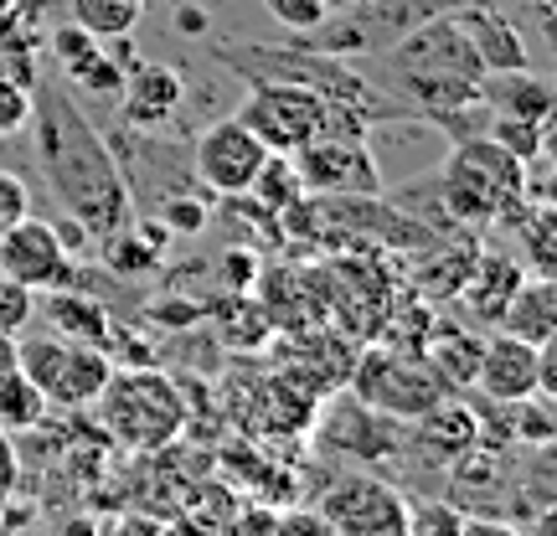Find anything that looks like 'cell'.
I'll list each match as a JSON object with an SVG mask.
<instances>
[{"instance_id": "6da1fadb", "label": "cell", "mask_w": 557, "mask_h": 536, "mask_svg": "<svg viewBox=\"0 0 557 536\" xmlns=\"http://www.w3.org/2000/svg\"><path fill=\"white\" fill-rule=\"evenodd\" d=\"M32 145H37L41 176L52 197L67 207V222L83 227V238L109 242L114 233L135 227V191L114 165L103 135L88 124L78 103L62 88H32Z\"/></svg>"}, {"instance_id": "7a4b0ae2", "label": "cell", "mask_w": 557, "mask_h": 536, "mask_svg": "<svg viewBox=\"0 0 557 536\" xmlns=\"http://www.w3.org/2000/svg\"><path fill=\"white\" fill-rule=\"evenodd\" d=\"M480 83H485V67L470 37L459 32L455 11L418 21L382 58V88L403 109V120L438 124L449 139L485 135L491 109L480 103Z\"/></svg>"}, {"instance_id": "3957f363", "label": "cell", "mask_w": 557, "mask_h": 536, "mask_svg": "<svg viewBox=\"0 0 557 536\" xmlns=\"http://www.w3.org/2000/svg\"><path fill=\"white\" fill-rule=\"evenodd\" d=\"M434 180V201L444 207L449 227H506L527 201V165L511 150H500L491 135L455 139Z\"/></svg>"}, {"instance_id": "277c9868", "label": "cell", "mask_w": 557, "mask_h": 536, "mask_svg": "<svg viewBox=\"0 0 557 536\" xmlns=\"http://www.w3.org/2000/svg\"><path fill=\"white\" fill-rule=\"evenodd\" d=\"M94 408H99L103 434L129 454L171 449L191 423V402L181 392V382L171 372H160L156 361L150 366H114Z\"/></svg>"}, {"instance_id": "5b68a950", "label": "cell", "mask_w": 557, "mask_h": 536, "mask_svg": "<svg viewBox=\"0 0 557 536\" xmlns=\"http://www.w3.org/2000/svg\"><path fill=\"white\" fill-rule=\"evenodd\" d=\"M346 392L357 402H367L372 413H387L393 423H413L434 408L438 398H449L438 377L429 372L423 357H403V351H387V346H367L357 351V366L346 377Z\"/></svg>"}, {"instance_id": "8992f818", "label": "cell", "mask_w": 557, "mask_h": 536, "mask_svg": "<svg viewBox=\"0 0 557 536\" xmlns=\"http://www.w3.org/2000/svg\"><path fill=\"white\" fill-rule=\"evenodd\" d=\"M16 366L37 382V392L47 398V408H62V413L94 408V398L103 392V382L114 372V361L103 357L99 346L62 340V336H26L21 340Z\"/></svg>"}, {"instance_id": "52a82bcc", "label": "cell", "mask_w": 557, "mask_h": 536, "mask_svg": "<svg viewBox=\"0 0 557 536\" xmlns=\"http://www.w3.org/2000/svg\"><path fill=\"white\" fill-rule=\"evenodd\" d=\"M325 536H408L413 506L398 485L377 475H341L315 506Z\"/></svg>"}, {"instance_id": "ba28073f", "label": "cell", "mask_w": 557, "mask_h": 536, "mask_svg": "<svg viewBox=\"0 0 557 536\" xmlns=\"http://www.w3.org/2000/svg\"><path fill=\"white\" fill-rule=\"evenodd\" d=\"M325 114H331V103L315 88L278 78L248 83V94L238 103V120L263 139V150H278V155H295L299 145H310L325 129Z\"/></svg>"}, {"instance_id": "9c48e42d", "label": "cell", "mask_w": 557, "mask_h": 536, "mask_svg": "<svg viewBox=\"0 0 557 536\" xmlns=\"http://www.w3.org/2000/svg\"><path fill=\"white\" fill-rule=\"evenodd\" d=\"M299 180L310 197H382L387 176L367 135H315L295 150Z\"/></svg>"}, {"instance_id": "30bf717a", "label": "cell", "mask_w": 557, "mask_h": 536, "mask_svg": "<svg viewBox=\"0 0 557 536\" xmlns=\"http://www.w3.org/2000/svg\"><path fill=\"white\" fill-rule=\"evenodd\" d=\"M0 278H11L32 295H47V289L78 284V263H73V248L62 242L52 222L26 212L21 222L0 227Z\"/></svg>"}, {"instance_id": "8fae6325", "label": "cell", "mask_w": 557, "mask_h": 536, "mask_svg": "<svg viewBox=\"0 0 557 536\" xmlns=\"http://www.w3.org/2000/svg\"><path fill=\"white\" fill-rule=\"evenodd\" d=\"M263 139L238 120V114H227V120L207 124L191 145V171H197L201 186H212L218 197H243L248 191V180L259 176L263 165Z\"/></svg>"}, {"instance_id": "7c38bea8", "label": "cell", "mask_w": 557, "mask_h": 536, "mask_svg": "<svg viewBox=\"0 0 557 536\" xmlns=\"http://www.w3.org/2000/svg\"><path fill=\"white\" fill-rule=\"evenodd\" d=\"M351 366H357V340L336 331V325H299L289 331L284 340V377H295L305 392H315L320 402L346 392V377H351Z\"/></svg>"}, {"instance_id": "4fadbf2b", "label": "cell", "mask_w": 557, "mask_h": 536, "mask_svg": "<svg viewBox=\"0 0 557 536\" xmlns=\"http://www.w3.org/2000/svg\"><path fill=\"white\" fill-rule=\"evenodd\" d=\"M325 417L315 413L310 423V434L325 454L336 459H393L398 449V428H393V417L387 413H372L367 402H357L351 392H336V398H325Z\"/></svg>"}, {"instance_id": "5bb4252c", "label": "cell", "mask_w": 557, "mask_h": 536, "mask_svg": "<svg viewBox=\"0 0 557 536\" xmlns=\"http://www.w3.org/2000/svg\"><path fill=\"white\" fill-rule=\"evenodd\" d=\"M181 99H186V78L171 62H135L129 78L120 88V124L124 129H160L181 114Z\"/></svg>"}, {"instance_id": "9a60e30c", "label": "cell", "mask_w": 557, "mask_h": 536, "mask_svg": "<svg viewBox=\"0 0 557 536\" xmlns=\"http://www.w3.org/2000/svg\"><path fill=\"white\" fill-rule=\"evenodd\" d=\"M537 372H542V351L527 346L517 336H491L480 346V366H475V387L485 402H521L537 392Z\"/></svg>"}, {"instance_id": "2e32d148", "label": "cell", "mask_w": 557, "mask_h": 536, "mask_svg": "<svg viewBox=\"0 0 557 536\" xmlns=\"http://www.w3.org/2000/svg\"><path fill=\"white\" fill-rule=\"evenodd\" d=\"M455 21H459V32L470 37V47H475V58H480V67H485V73L532 67L527 32H521V26L506 16V11L485 5V0H465V5H455Z\"/></svg>"}, {"instance_id": "e0dca14e", "label": "cell", "mask_w": 557, "mask_h": 536, "mask_svg": "<svg viewBox=\"0 0 557 536\" xmlns=\"http://www.w3.org/2000/svg\"><path fill=\"white\" fill-rule=\"evenodd\" d=\"M475 259H480L475 233L455 227V233L434 238L429 242V259L413 269V295L423 299V304H449V299L465 289V278H470Z\"/></svg>"}, {"instance_id": "ac0fdd59", "label": "cell", "mask_w": 557, "mask_h": 536, "mask_svg": "<svg viewBox=\"0 0 557 536\" xmlns=\"http://www.w3.org/2000/svg\"><path fill=\"white\" fill-rule=\"evenodd\" d=\"M475 444H480L475 408H465L459 398H438L423 417H413V449L429 459V464H438V470H449V464L465 459Z\"/></svg>"}, {"instance_id": "d6986e66", "label": "cell", "mask_w": 557, "mask_h": 536, "mask_svg": "<svg viewBox=\"0 0 557 536\" xmlns=\"http://www.w3.org/2000/svg\"><path fill=\"white\" fill-rule=\"evenodd\" d=\"M521 278H527V269H521L511 253H491V248H480L475 269H470V278H465V289H459L455 299L470 310L475 325H496L500 310H506L511 295H517Z\"/></svg>"}, {"instance_id": "ffe728a7", "label": "cell", "mask_w": 557, "mask_h": 536, "mask_svg": "<svg viewBox=\"0 0 557 536\" xmlns=\"http://www.w3.org/2000/svg\"><path fill=\"white\" fill-rule=\"evenodd\" d=\"M480 103H485L491 114H511V120L553 124V83L537 78L532 67L485 73V83H480Z\"/></svg>"}, {"instance_id": "44dd1931", "label": "cell", "mask_w": 557, "mask_h": 536, "mask_svg": "<svg viewBox=\"0 0 557 536\" xmlns=\"http://www.w3.org/2000/svg\"><path fill=\"white\" fill-rule=\"evenodd\" d=\"M496 331L527 340V346H547L557 336V278H537V274L521 278L511 304L500 310Z\"/></svg>"}, {"instance_id": "7402d4cb", "label": "cell", "mask_w": 557, "mask_h": 536, "mask_svg": "<svg viewBox=\"0 0 557 536\" xmlns=\"http://www.w3.org/2000/svg\"><path fill=\"white\" fill-rule=\"evenodd\" d=\"M41 315H47V325H52L62 340H83V346H99V351H103V340H109V331H114V320H109V310H103V299L88 295V289H78V284L47 289Z\"/></svg>"}, {"instance_id": "603a6c76", "label": "cell", "mask_w": 557, "mask_h": 536, "mask_svg": "<svg viewBox=\"0 0 557 536\" xmlns=\"http://www.w3.org/2000/svg\"><path fill=\"white\" fill-rule=\"evenodd\" d=\"M480 346H485V340H480L475 331H459V325H434V331H429L423 361H429V372L438 377V387H444L449 398H459V392L475 387Z\"/></svg>"}, {"instance_id": "cb8c5ba5", "label": "cell", "mask_w": 557, "mask_h": 536, "mask_svg": "<svg viewBox=\"0 0 557 536\" xmlns=\"http://www.w3.org/2000/svg\"><path fill=\"white\" fill-rule=\"evenodd\" d=\"M207 320L218 325V336L227 351H259V346H269V340L278 336L274 320L263 315V304L253 295H243V289H227V299L212 304Z\"/></svg>"}, {"instance_id": "d4e9b609", "label": "cell", "mask_w": 557, "mask_h": 536, "mask_svg": "<svg viewBox=\"0 0 557 536\" xmlns=\"http://www.w3.org/2000/svg\"><path fill=\"white\" fill-rule=\"evenodd\" d=\"M243 197H253V207H263L269 217H284L295 201H305V180H299V165L295 155H278V150H269L259 165V176L248 180V191Z\"/></svg>"}, {"instance_id": "484cf974", "label": "cell", "mask_w": 557, "mask_h": 536, "mask_svg": "<svg viewBox=\"0 0 557 536\" xmlns=\"http://www.w3.org/2000/svg\"><path fill=\"white\" fill-rule=\"evenodd\" d=\"M47 398L37 392V382L26 372H0V434H32L47 423Z\"/></svg>"}, {"instance_id": "4316f807", "label": "cell", "mask_w": 557, "mask_h": 536, "mask_svg": "<svg viewBox=\"0 0 557 536\" xmlns=\"http://www.w3.org/2000/svg\"><path fill=\"white\" fill-rule=\"evenodd\" d=\"M67 11H73V26H83L88 37L99 41H120L129 37L139 26V0H67Z\"/></svg>"}, {"instance_id": "83f0119b", "label": "cell", "mask_w": 557, "mask_h": 536, "mask_svg": "<svg viewBox=\"0 0 557 536\" xmlns=\"http://www.w3.org/2000/svg\"><path fill=\"white\" fill-rule=\"evenodd\" d=\"M485 135L496 139L500 150H511L521 165L553 155V124H532V120H511V114H491L485 120Z\"/></svg>"}, {"instance_id": "f1b7e54d", "label": "cell", "mask_w": 557, "mask_h": 536, "mask_svg": "<svg viewBox=\"0 0 557 536\" xmlns=\"http://www.w3.org/2000/svg\"><path fill=\"white\" fill-rule=\"evenodd\" d=\"M103 263H109V274H120V278H139V274H150L160 263V242H139L129 227L124 233H114V238L103 242Z\"/></svg>"}, {"instance_id": "f546056e", "label": "cell", "mask_w": 557, "mask_h": 536, "mask_svg": "<svg viewBox=\"0 0 557 536\" xmlns=\"http://www.w3.org/2000/svg\"><path fill=\"white\" fill-rule=\"evenodd\" d=\"M99 52H103V41L88 37V32H83V26H73V21L52 32V58L62 62V78H78V73L99 58Z\"/></svg>"}, {"instance_id": "4dcf8cb0", "label": "cell", "mask_w": 557, "mask_h": 536, "mask_svg": "<svg viewBox=\"0 0 557 536\" xmlns=\"http://www.w3.org/2000/svg\"><path fill=\"white\" fill-rule=\"evenodd\" d=\"M156 212V222L165 227V233H181V238H197L201 227H207V201L191 197V191H176V197H165L160 207H150Z\"/></svg>"}, {"instance_id": "1f68e13d", "label": "cell", "mask_w": 557, "mask_h": 536, "mask_svg": "<svg viewBox=\"0 0 557 536\" xmlns=\"http://www.w3.org/2000/svg\"><path fill=\"white\" fill-rule=\"evenodd\" d=\"M459 526H465V511L455 500H429V506H413L408 536H459Z\"/></svg>"}, {"instance_id": "d6a6232c", "label": "cell", "mask_w": 557, "mask_h": 536, "mask_svg": "<svg viewBox=\"0 0 557 536\" xmlns=\"http://www.w3.org/2000/svg\"><path fill=\"white\" fill-rule=\"evenodd\" d=\"M263 5H269V16H274L284 32H299V37H305V32H315L320 21L331 16V11H325V0H263Z\"/></svg>"}, {"instance_id": "836d02e7", "label": "cell", "mask_w": 557, "mask_h": 536, "mask_svg": "<svg viewBox=\"0 0 557 536\" xmlns=\"http://www.w3.org/2000/svg\"><path fill=\"white\" fill-rule=\"evenodd\" d=\"M32 315H37V295L21 289V284H11V278H0V331L16 336V331L32 325Z\"/></svg>"}, {"instance_id": "e575fe53", "label": "cell", "mask_w": 557, "mask_h": 536, "mask_svg": "<svg viewBox=\"0 0 557 536\" xmlns=\"http://www.w3.org/2000/svg\"><path fill=\"white\" fill-rule=\"evenodd\" d=\"M0 83H16V88H37V58H32V47L26 41H0Z\"/></svg>"}, {"instance_id": "d590c367", "label": "cell", "mask_w": 557, "mask_h": 536, "mask_svg": "<svg viewBox=\"0 0 557 536\" xmlns=\"http://www.w3.org/2000/svg\"><path fill=\"white\" fill-rule=\"evenodd\" d=\"M32 120V94L16 83H0V135H21Z\"/></svg>"}, {"instance_id": "8d00e7d4", "label": "cell", "mask_w": 557, "mask_h": 536, "mask_svg": "<svg viewBox=\"0 0 557 536\" xmlns=\"http://www.w3.org/2000/svg\"><path fill=\"white\" fill-rule=\"evenodd\" d=\"M32 212V191H26V180L16 171H0V227H11Z\"/></svg>"}, {"instance_id": "74e56055", "label": "cell", "mask_w": 557, "mask_h": 536, "mask_svg": "<svg viewBox=\"0 0 557 536\" xmlns=\"http://www.w3.org/2000/svg\"><path fill=\"white\" fill-rule=\"evenodd\" d=\"M222 536H278V511H269V506H248L238 521L222 526Z\"/></svg>"}, {"instance_id": "f35d334b", "label": "cell", "mask_w": 557, "mask_h": 536, "mask_svg": "<svg viewBox=\"0 0 557 536\" xmlns=\"http://www.w3.org/2000/svg\"><path fill=\"white\" fill-rule=\"evenodd\" d=\"M459 536H527V532H521L517 521H506V516H465Z\"/></svg>"}, {"instance_id": "ab89813d", "label": "cell", "mask_w": 557, "mask_h": 536, "mask_svg": "<svg viewBox=\"0 0 557 536\" xmlns=\"http://www.w3.org/2000/svg\"><path fill=\"white\" fill-rule=\"evenodd\" d=\"M278 536H325L315 511H278Z\"/></svg>"}, {"instance_id": "60d3db41", "label": "cell", "mask_w": 557, "mask_h": 536, "mask_svg": "<svg viewBox=\"0 0 557 536\" xmlns=\"http://www.w3.org/2000/svg\"><path fill=\"white\" fill-rule=\"evenodd\" d=\"M16 485V454H11V444L0 434V490H11Z\"/></svg>"}, {"instance_id": "b9f144b4", "label": "cell", "mask_w": 557, "mask_h": 536, "mask_svg": "<svg viewBox=\"0 0 557 536\" xmlns=\"http://www.w3.org/2000/svg\"><path fill=\"white\" fill-rule=\"evenodd\" d=\"M16 361H21V336L0 331V372H16Z\"/></svg>"}, {"instance_id": "7bdbcfd3", "label": "cell", "mask_w": 557, "mask_h": 536, "mask_svg": "<svg viewBox=\"0 0 557 536\" xmlns=\"http://www.w3.org/2000/svg\"><path fill=\"white\" fill-rule=\"evenodd\" d=\"M176 26L181 32H207V11H201V5H181Z\"/></svg>"}, {"instance_id": "ee69618b", "label": "cell", "mask_w": 557, "mask_h": 536, "mask_svg": "<svg viewBox=\"0 0 557 536\" xmlns=\"http://www.w3.org/2000/svg\"><path fill=\"white\" fill-rule=\"evenodd\" d=\"M361 5H372V0H325L331 16H351V11H361Z\"/></svg>"}, {"instance_id": "f6af8a7d", "label": "cell", "mask_w": 557, "mask_h": 536, "mask_svg": "<svg viewBox=\"0 0 557 536\" xmlns=\"http://www.w3.org/2000/svg\"><path fill=\"white\" fill-rule=\"evenodd\" d=\"M527 5H547V0H527Z\"/></svg>"}, {"instance_id": "bcb514c9", "label": "cell", "mask_w": 557, "mask_h": 536, "mask_svg": "<svg viewBox=\"0 0 557 536\" xmlns=\"http://www.w3.org/2000/svg\"><path fill=\"white\" fill-rule=\"evenodd\" d=\"M139 5H150V0H139Z\"/></svg>"}]
</instances>
